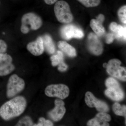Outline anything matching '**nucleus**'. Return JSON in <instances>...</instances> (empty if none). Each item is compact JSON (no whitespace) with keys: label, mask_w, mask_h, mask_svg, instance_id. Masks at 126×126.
<instances>
[{"label":"nucleus","mask_w":126,"mask_h":126,"mask_svg":"<svg viewBox=\"0 0 126 126\" xmlns=\"http://www.w3.org/2000/svg\"><path fill=\"white\" fill-rule=\"evenodd\" d=\"M107 63H104L103 64V67H104L106 68V66H107Z\"/></svg>","instance_id":"473e14b6"},{"label":"nucleus","mask_w":126,"mask_h":126,"mask_svg":"<svg viewBox=\"0 0 126 126\" xmlns=\"http://www.w3.org/2000/svg\"><path fill=\"white\" fill-rule=\"evenodd\" d=\"M113 112L116 115L120 116H124L126 118V107L125 105L122 106L119 103H115L112 107Z\"/></svg>","instance_id":"f3484780"},{"label":"nucleus","mask_w":126,"mask_h":126,"mask_svg":"<svg viewBox=\"0 0 126 126\" xmlns=\"http://www.w3.org/2000/svg\"><path fill=\"white\" fill-rule=\"evenodd\" d=\"M55 107L48 113L49 117L53 121L58 122L63 118L66 112L64 102L61 99H56L54 102Z\"/></svg>","instance_id":"1a4fd4ad"},{"label":"nucleus","mask_w":126,"mask_h":126,"mask_svg":"<svg viewBox=\"0 0 126 126\" xmlns=\"http://www.w3.org/2000/svg\"><path fill=\"white\" fill-rule=\"evenodd\" d=\"M25 85V82L23 79L16 74L12 75L7 83L6 91L7 97H13L19 93L24 90Z\"/></svg>","instance_id":"20e7f679"},{"label":"nucleus","mask_w":126,"mask_h":126,"mask_svg":"<svg viewBox=\"0 0 126 126\" xmlns=\"http://www.w3.org/2000/svg\"><path fill=\"white\" fill-rule=\"evenodd\" d=\"M27 106L24 97L18 96L6 102L0 108V116L5 121L19 116L24 112Z\"/></svg>","instance_id":"f257e3e1"},{"label":"nucleus","mask_w":126,"mask_h":126,"mask_svg":"<svg viewBox=\"0 0 126 126\" xmlns=\"http://www.w3.org/2000/svg\"></svg>","instance_id":"72a5a7b5"},{"label":"nucleus","mask_w":126,"mask_h":126,"mask_svg":"<svg viewBox=\"0 0 126 126\" xmlns=\"http://www.w3.org/2000/svg\"><path fill=\"white\" fill-rule=\"evenodd\" d=\"M45 92L48 96L57 97L61 99H64L69 95V89L64 84H52L47 86Z\"/></svg>","instance_id":"423d86ee"},{"label":"nucleus","mask_w":126,"mask_h":126,"mask_svg":"<svg viewBox=\"0 0 126 126\" xmlns=\"http://www.w3.org/2000/svg\"><path fill=\"white\" fill-rule=\"evenodd\" d=\"M53 124L52 122L48 120H46L44 117H41L39 119V122L37 124H34L33 126H52Z\"/></svg>","instance_id":"a878e982"},{"label":"nucleus","mask_w":126,"mask_h":126,"mask_svg":"<svg viewBox=\"0 0 126 126\" xmlns=\"http://www.w3.org/2000/svg\"><path fill=\"white\" fill-rule=\"evenodd\" d=\"M118 25L117 24V23H116V22H113L110 24V26H109L110 30L115 33V34H114L115 36L117 33L118 30Z\"/></svg>","instance_id":"c85d7f7f"},{"label":"nucleus","mask_w":126,"mask_h":126,"mask_svg":"<svg viewBox=\"0 0 126 126\" xmlns=\"http://www.w3.org/2000/svg\"><path fill=\"white\" fill-rule=\"evenodd\" d=\"M58 69L60 72H63L66 71L68 68V66L64 61L61 62L59 64Z\"/></svg>","instance_id":"7c9ffc66"},{"label":"nucleus","mask_w":126,"mask_h":126,"mask_svg":"<svg viewBox=\"0 0 126 126\" xmlns=\"http://www.w3.org/2000/svg\"><path fill=\"white\" fill-rule=\"evenodd\" d=\"M87 7H96L101 3V0H77Z\"/></svg>","instance_id":"aec40b11"},{"label":"nucleus","mask_w":126,"mask_h":126,"mask_svg":"<svg viewBox=\"0 0 126 126\" xmlns=\"http://www.w3.org/2000/svg\"><path fill=\"white\" fill-rule=\"evenodd\" d=\"M15 65L11 63H0V76H5L11 73L15 69Z\"/></svg>","instance_id":"2eb2a0df"},{"label":"nucleus","mask_w":126,"mask_h":126,"mask_svg":"<svg viewBox=\"0 0 126 126\" xmlns=\"http://www.w3.org/2000/svg\"><path fill=\"white\" fill-rule=\"evenodd\" d=\"M33 123L31 118L26 116L20 119L16 126H33Z\"/></svg>","instance_id":"4be33fe9"},{"label":"nucleus","mask_w":126,"mask_h":126,"mask_svg":"<svg viewBox=\"0 0 126 126\" xmlns=\"http://www.w3.org/2000/svg\"><path fill=\"white\" fill-rule=\"evenodd\" d=\"M87 126H108L109 124L107 122L103 121L101 119L95 117L88 122Z\"/></svg>","instance_id":"6ab92c4d"},{"label":"nucleus","mask_w":126,"mask_h":126,"mask_svg":"<svg viewBox=\"0 0 126 126\" xmlns=\"http://www.w3.org/2000/svg\"><path fill=\"white\" fill-rule=\"evenodd\" d=\"M54 11L56 19L60 23L68 24L73 20L70 6L65 1H57L54 5Z\"/></svg>","instance_id":"7ed1b4c3"},{"label":"nucleus","mask_w":126,"mask_h":126,"mask_svg":"<svg viewBox=\"0 0 126 126\" xmlns=\"http://www.w3.org/2000/svg\"><path fill=\"white\" fill-rule=\"evenodd\" d=\"M27 49L34 56H39L43 54L45 49L42 37L39 36L36 40L29 43L27 45Z\"/></svg>","instance_id":"9d476101"},{"label":"nucleus","mask_w":126,"mask_h":126,"mask_svg":"<svg viewBox=\"0 0 126 126\" xmlns=\"http://www.w3.org/2000/svg\"><path fill=\"white\" fill-rule=\"evenodd\" d=\"M7 44L5 41L0 39V53H5L7 49Z\"/></svg>","instance_id":"cd10ccee"},{"label":"nucleus","mask_w":126,"mask_h":126,"mask_svg":"<svg viewBox=\"0 0 126 126\" xmlns=\"http://www.w3.org/2000/svg\"><path fill=\"white\" fill-rule=\"evenodd\" d=\"M94 107L100 112H107L109 110V107L106 103L98 99L95 104Z\"/></svg>","instance_id":"412c9836"},{"label":"nucleus","mask_w":126,"mask_h":126,"mask_svg":"<svg viewBox=\"0 0 126 126\" xmlns=\"http://www.w3.org/2000/svg\"><path fill=\"white\" fill-rule=\"evenodd\" d=\"M115 38L114 34L111 33H109L107 35L106 38V43L107 44H111L114 41Z\"/></svg>","instance_id":"c756f323"},{"label":"nucleus","mask_w":126,"mask_h":126,"mask_svg":"<svg viewBox=\"0 0 126 126\" xmlns=\"http://www.w3.org/2000/svg\"><path fill=\"white\" fill-rule=\"evenodd\" d=\"M50 59L52 65L53 66H57L61 62L63 61V54L61 51L58 50L57 52V54L52 55Z\"/></svg>","instance_id":"a211bd4d"},{"label":"nucleus","mask_w":126,"mask_h":126,"mask_svg":"<svg viewBox=\"0 0 126 126\" xmlns=\"http://www.w3.org/2000/svg\"><path fill=\"white\" fill-rule=\"evenodd\" d=\"M96 117L98 118L103 121L108 122L111 120V116L109 114L105 112H100L97 114Z\"/></svg>","instance_id":"bb28decb"},{"label":"nucleus","mask_w":126,"mask_h":126,"mask_svg":"<svg viewBox=\"0 0 126 126\" xmlns=\"http://www.w3.org/2000/svg\"><path fill=\"white\" fill-rule=\"evenodd\" d=\"M59 48L70 57H74L77 56L76 50L73 47L67 43L63 41H60L58 43Z\"/></svg>","instance_id":"ddd939ff"},{"label":"nucleus","mask_w":126,"mask_h":126,"mask_svg":"<svg viewBox=\"0 0 126 126\" xmlns=\"http://www.w3.org/2000/svg\"><path fill=\"white\" fill-rule=\"evenodd\" d=\"M118 15L120 20L122 23H126V6H122L118 11Z\"/></svg>","instance_id":"5701e85b"},{"label":"nucleus","mask_w":126,"mask_h":126,"mask_svg":"<svg viewBox=\"0 0 126 126\" xmlns=\"http://www.w3.org/2000/svg\"><path fill=\"white\" fill-rule=\"evenodd\" d=\"M126 26L123 27L121 25H118L117 33L115 35V38H123L126 40Z\"/></svg>","instance_id":"b1692460"},{"label":"nucleus","mask_w":126,"mask_h":126,"mask_svg":"<svg viewBox=\"0 0 126 126\" xmlns=\"http://www.w3.org/2000/svg\"><path fill=\"white\" fill-rule=\"evenodd\" d=\"M60 34L64 39L68 40L72 38L81 39L84 35L83 31L74 25L67 24L63 26L60 30Z\"/></svg>","instance_id":"0eeeda50"},{"label":"nucleus","mask_w":126,"mask_h":126,"mask_svg":"<svg viewBox=\"0 0 126 126\" xmlns=\"http://www.w3.org/2000/svg\"><path fill=\"white\" fill-rule=\"evenodd\" d=\"M98 99L94 96L90 92H88L85 94V101L87 105L90 108L94 107Z\"/></svg>","instance_id":"dca6fc26"},{"label":"nucleus","mask_w":126,"mask_h":126,"mask_svg":"<svg viewBox=\"0 0 126 126\" xmlns=\"http://www.w3.org/2000/svg\"><path fill=\"white\" fill-rule=\"evenodd\" d=\"M121 62L117 59L110 60L107 63L106 68L109 74L120 79L122 81H126V68L121 66Z\"/></svg>","instance_id":"39448f33"},{"label":"nucleus","mask_w":126,"mask_h":126,"mask_svg":"<svg viewBox=\"0 0 126 126\" xmlns=\"http://www.w3.org/2000/svg\"><path fill=\"white\" fill-rule=\"evenodd\" d=\"M58 0H44L45 2L47 5H51L54 4Z\"/></svg>","instance_id":"2f4dec72"},{"label":"nucleus","mask_w":126,"mask_h":126,"mask_svg":"<svg viewBox=\"0 0 126 126\" xmlns=\"http://www.w3.org/2000/svg\"><path fill=\"white\" fill-rule=\"evenodd\" d=\"M105 84L107 88L119 87L120 86L117 81L112 78H109L108 79L106 80Z\"/></svg>","instance_id":"393cba45"},{"label":"nucleus","mask_w":126,"mask_h":126,"mask_svg":"<svg viewBox=\"0 0 126 126\" xmlns=\"http://www.w3.org/2000/svg\"><path fill=\"white\" fill-rule=\"evenodd\" d=\"M87 47L89 51L94 55H100L103 52V46L101 40L93 33H90L88 35Z\"/></svg>","instance_id":"6e6552de"},{"label":"nucleus","mask_w":126,"mask_h":126,"mask_svg":"<svg viewBox=\"0 0 126 126\" xmlns=\"http://www.w3.org/2000/svg\"><path fill=\"white\" fill-rule=\"evenodd\" d=\"M105 94L107 96L114 101H121L124 97V92L121 86L107 88Z\"/></svg>","instance_id":"f8f14e48"},{"label":"nucleus","mask_w":126,"mask_h":126,"mask_svg":"<svg viewBox=\"0 0 126 126\" xmlns=\"http://www.w3.org/2000/svg\"><path fill=\"white\" fill-rule=\"evenodd\" d=\"M21 31L24 34L28 33L30 29H39L42 26L43 23L40 16L32 12L24 14L21 18Z\"/></svg>","instance_id":"f03ea898"},{"label":"nucleus","mask_w":126,"mask_h":126,"mask_svg":"<svg viewBox=\"0 0 126 126\" xmlns=\"http://www.w3.org/2000/svg\"><path fill=\"white\" fill-rule=\"evenodd\" d=\"M105 20V16L103 14L98 15L96 19H92L90 21V26L94 33L98 36H101L105 33V28L102 24Z\"/></svg>","instance_id":"9b49d317"},{"label":"nucleus","mask_w":126,"mask_h":126,"mask_svg":"<svg viewBox=\"0 0 126 126\" xmlns=\"http://www.w3.org/2000/svg\"><path fill=\"white\" fill-rule=\"evenodd\" d=\"M44 48L46 52L52 54L54 53L55 51V47L52 38L48 34H45L42 37Z\"/></svg>","instance_id":"4468645a"}]
</instances>
